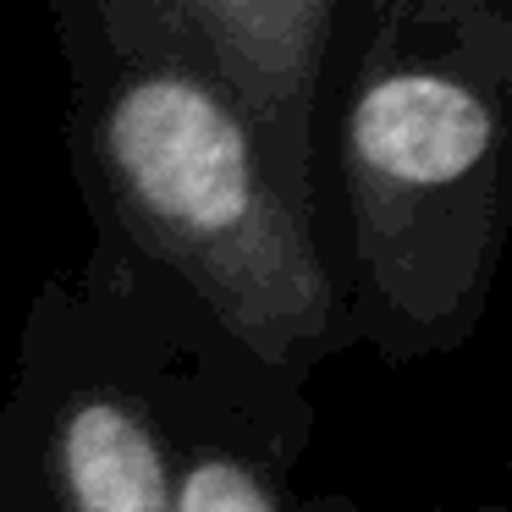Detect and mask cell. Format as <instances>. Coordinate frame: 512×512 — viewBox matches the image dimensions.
<instances>
[{
  "mask_svg": "<svg viewBox=\"0 0 512 512\" xmlns=\"http://www.w3.org/2000/svg\"><path fill=\"white\" fill-rule=\"evenodd\" d=\"M122 17L221 94L287 210L320 237L325 100L347 0H122Z\"/></svg>",
  "mask_w": 512,
  "mask_h": 512,
  "instance_id": "obj_5",
  "label": "cell"
},
{
  "mask_svg": "<svg viewBox=\"0 0 512 512\" xmlns=\"http://www.w3.org/2000/svg\"><path fill=\"white\" fill-rule=\"evenodd\" d=\"M298 512H358V507L347 496H331V490H325V496H298Z\"/></svg>",
  "mask_w": 512,
  "mask_h": 512,
  "instance_id": "obj_7",
  "label": "cell"
},
{
  "mask_svg": "<svg viewBox=\"0 0 512 512\" xmlns=\"http://www.w3.org/2000/svg\"><path fill=\"white\" fill-rule=\"evenodd\" d=\"M160 375L166 336L138 276L94 237L78 276L28 298L17 380L0 397L39 512H171Z\"/></svg>",
  "mask_w": 512,
  "mask_h": 512,
  "instance_id": "obj_3",
  "label": "cell"
},
{
  "mask_svg": "<svg viewBox=\"0 0 512 512\" xmlns=\"http://www.w3.org/2000/svg\"><path fill=\"white\" fill-rule=\"evenodd\" d=\"M72 78L67 160L94 237L182 287L243 353L309 391L353 347L320 237L287 210L254 138L122 0H56Z\"/></svg>",
  "mask_w": 512,
  "mask_h": 512,
  "instance_id": "obj_2",
  "label": "cell"
},
{
  "mask_svg": "<svg viewBox=\"0 0 512 512\" xmlns=\"http://www.w3.org/2000/svg\"><path fill=\"white\" fill-rule=\"evenodd\" d=\"M457 512H507V507H457Z\"/></svg>",
  "mask_w": 512,
  "mask_h": 512,
  "instance_id": "obj_8",
  "label": "cell"
},
{
  "mask_svg": "<svg viewBox=\"0 0 512 512\" xmlns=\"http://www.w3.org/2000/svg\"><path fill=\"white\" fill-rule=\"evenodd\" d=\"M0 512H39V496L28 485V468H23V452L12 441L6 413H0Z\"/></svg>",
  "mask_w": 512,
  "mask_h": 512,
  "instance_id": "obj_6",
  "label": "cell"
},
{
  "mask_svg": "<svg viewBox=\"0 0 512 512\" xmlns=\"http://www.w3.org/2000/svg\"><path fill=\"white\" fill-rule=\"evenodd\" d=\"M116 254L166 336L160 424L171 512H298V463L314 441L309 391L243 353L182 287L144 270L127 248Z\"/></svg>",
  "mask_w": 512,
  "mask_h": 512,
  "instance_id": "obj_4",
  "label": "cell"
},
{
  "mask_svg": "<svg viewBox=\"0 0 512 512\" xmlns=\"http://www.w3.org/2000/svg\"><path fill=\"white\" fill-rule=\"evenodd\" d=\"M320 248L353 347L402 369L479 331L512 232V6L347 0Z\"/></svg>",
  "mask_w": 512,
  "mask_h": 512,
  "instance_id": "obj_1",
  "label": "cell"
}]
</instances>
